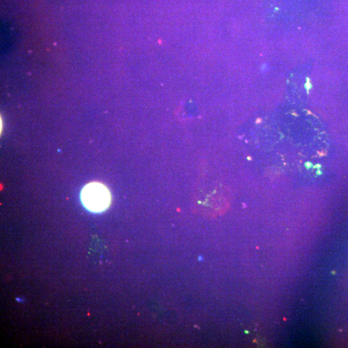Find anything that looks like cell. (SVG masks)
Wrapping results in <instances>:
<instances>
[{
  "instance_id": "obj_1",
  "label": "cell",
  "mask_w": 348,
  "mask_h": 348,
  "mask_svg": "<svg viewBox=\"0 0 348 348\" xmlns=\"http://www.w3.org/2000/svg\"><path fill=\"white\" fill-rule=\"evenodd\" d=\"M81 200L88 211L100 213L108 209L111 203V194L107 187L102 183L92 182L84 187Z\"/></svg>"
},
{
  "instance_id": "obj_2",
  "label": "cell",
  "mask_w": 348,
  "mask_h": 348,
  "mask_svg": "<svg viewBox=\"0 0 348 348\" xmlns=\"http://www.w3.org/2000/svg\"><path fill=\"white\" fill-rule=\"evenodd\" d=\"M305 87L306 90H308V93H309V90L312 87V84H311L310 82V80L308 79V81H307V83L305 84Z\"/></svg>"
},
{
  "instance_id": "obj_3",
  "label": "cell",
  "mask_w": 348,
  "mask_h": 348,
  "mask_svg": "<svg viewBox=\"0 0 348 348\" xmlns=\"http://www.w3.org/2000/svg\"><path fill=\"white\" fill-rule=\"evenodd\" d=\"M304 166H305L307 170H309V169L312 168L314 166H313V164L312 163V162H306V163L304 164Z\"/></svg>"
},
{
  "instance_id": "obj_4",
  "label": "cell",
  "mask_w": 348,
  "mask_h": 348,
  "mask_svg": "<svg viewBox=\"0 0 348 348\" xmlns=\"http://www.w3.org/2000/svg\"><path fill=\"white\" fill-rule=\"evenodd\" d=\"M321 167H322V166H321V164H316V165L313 166V168H314V169H317V170H319V169H321Z\"/></svg>"
},
{
  "instance_id": "obj_5",
  "label": "cell",
  "mask_w": 348,
  "mask_h": 348,
  "mask_svg": "<svg viewBox=\"0 0 348 348\" xmlns=\"http://www.w3.org/2000/svg\"><path fill=\"white\" fill-rule=\"evenodd\" d=\"M316 174L318 175V176H321V175L322 174V172L321 170V169H319V170L317 171Z\"/></svg>"
}]
</instances>
